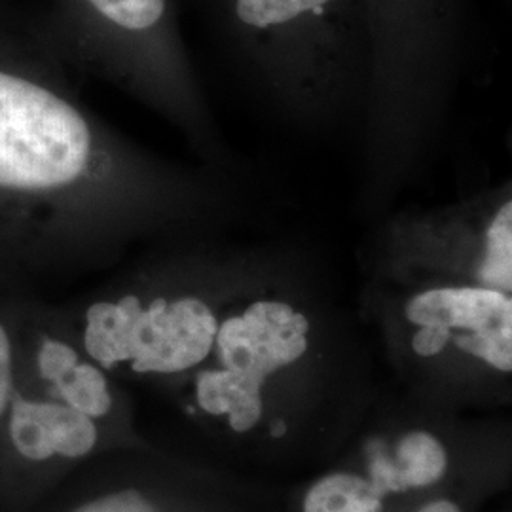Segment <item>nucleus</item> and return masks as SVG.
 Segmentation results:
<instances>
[{"label": "nucleus", "mask_w": 512, "mask_h": 512, "mask_svg": "<svg viewBox=\"0 0 512 512\" xmlns=\"http://www.w3.org/2000/svg\"><path fill=\"white\" fill-rule=\"evenodd\" d=\"M391 459L393 494L423 490L437 484L448 469V452L435 435L410 431L397 442Z\"/></svg>", "instance_id": "nucleus-5"}, {"label": "nucleus", "mask_w": 512, "mask_h": 512, "mask_svg": "<svg viewBox=\"0 0 512 512\" xmlns=\"http://www.w3.org/2000/svg\"><path fill=\"white\" fill-rule=\"evenodd\" d=\"M52 391L61 403L73 406L74 410L92 420L105 418L112 410V393L105 370L84 357L52 387Z\"/></svg>", "instance_id": "nucleus-8"}, {"label": "nucleus", "mask_w": 512, "mask_h": 512, "mask_svg": "<svg viewBox=\"0 0 512 512\" xmlns=\"http://www.w3.org/2000/svg\"><path fill=\"white\" fill-rule=\"evenodd\" d=\"M480 287L511 294L512 289V203L501 205L488 234L478 268Z\"/></svg>", "instance_id": "nucleus-10"}, {"label": "nucleus", "mask_w": 512, "mask_h": 512, "mask_svg": "<svg viewBox=\"0 0 512 512\" xmlns=\"http://www.w3.org/2000/svg\"><path fill=\"white\" fill-rule=\"evenodd\" d=\"M327 2L329 0H238V16L243 23L264 29L287 23L310 10L319 12Z\"/></svg>", "instance_id": "nucleus-12"}, {"label": "nucleus", "mask_w": 512, "mask_h": 512, "mask_svg": "<svg viewBox=\"0 0 512 512\" xmlns=\"http://www.w3.org/2000/svg\"><path fill=\"white\" fill-rule=\"evenodd\" d=\"M384 495L355 473H330L313 482L304 497L302 512H380Z\"/></svg>", "instance_id": "nucleus-6"}, {"label": "nucleus", "mask_w": 512, "mask_h": 512, "mask_svg": "<svg viewBox=\"0 0 512 512\" xmlns=\"http://www.w3.org/2000/svg\"><path fill=\"white\" fill-rule=\"evenodd\" d=\"M112 175L50 57L0 48V277L67 262Z\"/></svg>", "instance_id": "nucleus-1"}, {"label": "nucleus", "mask_w": 512, "mask_h": 512, "mask_svg": "<svg viewBox=\"0 0 512 512\" xmlns=\"http://www.w3.org/2000/svg\"><path fill=\"white\" fill-rule=\"evenodd\" d=\"M8 433L21 458L33 463L55 458L48 431L46 401L14 395L8 408Z\"/></svg>", "instance_id": "nucleus-7"}, {"label": "nucleus", "mask_w": 512, "mask_h": 512, "mask_svg": "<svg viewBox=\"0 0 512 512\" xmlns=\"http://www.w3.org/2000/svg\"><path fill=\"white\" fill-rule=\"evenodd\" d=\"M406 317L418 332L412 349L435 357L450 342L499 372L512 370L511 294L486 287H440L414 296Z\"/></svg>", "instance_id": "nucleus-4"}, {"label": "nucleus", "mask_w": 512, "mask_h": 512, "mask_svg": "<svg viewBox=\"0 0 512 512\" xmlns=\"http://www.w3.org/2000/svg\"><path fill=\"white\" fill-rule=\"evenodd\" d=\"M71 512H160V509L143 492L128 488L90 499Z\"/></svg>", "instance_id": "nucleus-13"}, {"label": "nucleus", "mask_w": 512, "mask_h": 512, "mask_svg": "<svg viewBox=\"0 0 512 512\" xmlns=\"http://www.w3.org/2000/svg\"><path fill=\"white\" fill-rule=\"evenodd\" d=\"M219 321L196 296L135 293L92 302L82 317L80 342L103 370L128 366L135 374H183L213 353Z\"/></svg>", "instance_id": "nucleus-2"}, {"label": "nucleus", "mask_w": 512, "mask_h": 512, "mask_svg": "<svg viewBox=\"0 0 512 512\" xmlns=\"http://www.w3.org/2000/svg\"><path fill=\"white\" fill-rule=\"evenodd\" d=\"M16 374H0V418L8 412L16 395Z\"/></svg>", "instance_id": "nucleus-14"}, {"label": "nucleus", "mask_w": 512, "mask_h": 512, "mask_svg": "<svg viewBox=\"0 0 512 512\" xmlns=\"http://www.w3.org/2000/svg\"><path fill=\"white\" fill-rule=\"evenodd\" d=\"M112 25L128 33H145L164 18L165 0H86Z\"/></svg>", "instance_id": "nucleus-11"}, {"label": "nucleus", "mask_w": 512, "mask_h": 512, "mask_svg": "<svg viewBox=\"0 0 512 512\" xmlns=\"http://www.w3.org/2000/svg\"><path fill=\"white\" fill-rule=\"evenodd\" d=\"M46 418L55 458L80 459L97 444V425L90 416L61 401H46Z\"/></svg>", "instance_id": "nucleus-9"}, {"label": "nucleus", "mask_w": 512, "mask_h": 512, "mask_svg": "<svg viewBox=\"0 0 512 512\" xmlns=\"http://www.w3.org/2000/svg\"><path fill=\"white\" fill-rule=\"evenodd\" d=\"M287 433V425L283 421H274L270 427V435L272 437H283Z\"/></svg>", "instance_id": "nucleus-16"}, {"label": "nucleus", "mask_w": 512, "mask_h": 512, "mask_svg": "<svg viewBox=\"0 0 512 512\" xmlns=\"http://www.w3.org/2000/svg\"><path fill=\"white\" fill-rule=\"evenodd\" d=\"M310 321L281 300H256L222 321L215 336L217 366L198 372L194 397L209 418H226L245 435L264 416V387L308 351Z\"/></svg>", "instance_id": "nucleus-3"}, {"label": "nucleus", "mask_w": 512, "mask_h": 512, "mask_svg": "<svg viewBox=\"0 0 512 512\" xmlns=\"http://www.w3.org/2000/svg\"><path fill=\"white\" fill-rule=\"evenodd\" d=\"M416 512H461V509H459L458 503H454L450 499H433Z\"/></svg>", "instance_id": "nucleus-15"}]
</instances>
